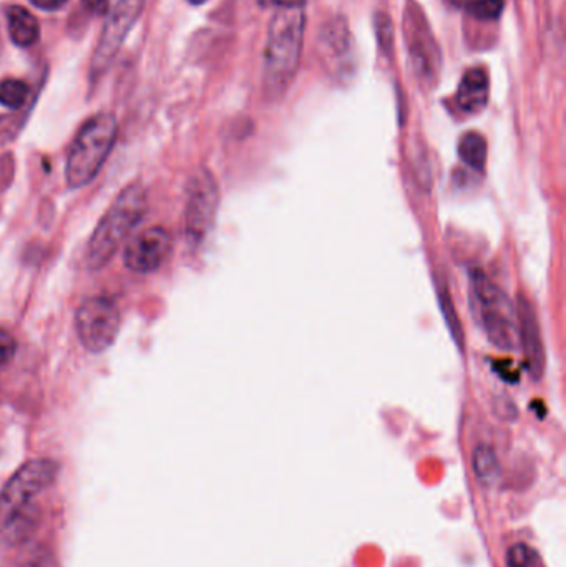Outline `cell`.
I'll use <instances>...</instances> for the list:
<instances>
[{
  "label": "cell",
  "instance_id": "cell-1",
  "mask_svg": "<svg viewBox=\"0 0 566 567\" xmlns=\"http://www.w3.org/2000/svg\"><path fill=\"white\" fill-rule=\"evenodd\" d=\"M59 475L57 461L40 458L20 466L0 490V538L9 546L29 543L39 529V498Z\"/></svg>",
  "mask_w": 566,
  "mask_h": 567
},
{
  "label": "cell",
  "instance_id": "cell-2",
  "mask_svg": "<svg viewBox=\"0 0 566 567\" xmlns=\"http://www.w3.org/2000/svg\"><path fill=\"white\" fill-rule=\"evenodd\" d=\"M304 29L303 7L278 9L269 22L264 49V87L271 97L283 95L296 77L303 52Z\"/></svg>",
  "mask_w": 566,
  "mask_h": 567
},
{
  "label": "cell",
  "instance_id": "cell-3",
  "mask_svg": "<svg viewBox=\"0 0 566 567\" xmlns=\"http://www.w3.org/2000/svg\"><path fill=\"white\" fill-rule=\"evenodd\" d=\"M147 209V189L140 183H132L118 194L88 241L85 257L90 271H100L112 261L118 249L122 248L130 233L147 214Z\"/></svg>",
  "mask_w": 566,
  "mask_h": 567
},
{
  "label": "cell",
  "instance_id": "cell-4",
  "mask_svg": "<svg viewBox=\"0 0 566 567\" xmlns=\"http://www.w3.org/2000/svg\"><path fill=\"white\" fill-rule=\"evenodd\" d=\"M117 133V118L112 113H98L83 123L65 163V180L70 188L79 189L92 183L112 153Z\"/></svg>",
  "mask_w": 566,
  "mask_h": 567
},
{
  "label": "cell",
  "instance_id": "cell-5",
  "mask_svg": "<svg viewBox=\"0 0 566 567\" xmlns=\"http://www.w3.org/2000/svg\"><path fill=\"white\" fill-rule=\"evenodd\" d=\"M472 296L490 344L500 350H512L517 345L518 334L517 309L510 297L480 271L472 274Z\"/></svg>",
  "mask_w": 566,
  "mask_h": 567
},
{
  "label": "cell",
  "instance_id": "cell-6",
  "mask_svg": "<svg viewBox=\"0 0 566 567\" xmlns=\"http://www.w3.org/2000/svg\"><path fill=\"white\" fill-rule=\"evenodd\" d=\"M120 309L110 297H88L75 314V330L80 344L90 354H103L110 349L120 332Z\"/></svg>",
  "mask_w": 566,
  "mask_h": 567
},
{
  "label": "cell",
  "instance_id": "cell-7",
  "mask_svg": "<svg viewBox=\"0 0 566 567\" xmlns=\"http://www.w3.org/2000/svg\"><path fill=\"white\" fill-rule=\"evenodd\" d=\"M220 208V188L210 170L201 168L186 186L185 234L191 246L203 243L215 226Z\"/></svg>",
  "mask_w": 566,
  "mask_h": 567
},
{
  "label": "cell",
  "instance_id": "cell-8",
  "mask_svg": "<svg viewBox=\"0 0 566 567\" xmlns=\"http://www.w3.org/2000/svg\"><path fill=\"white\" fill-rule=\"evenodd\" d=\"M404 32L415 77L422 83L432 85L439 78L442 55L424 12L414 0H409L405 5Z\"/></svg>",
  "mask_w": 566,
  "mask_h": 567
},
{
  "label": "cell",
  "instance_id": "cell-9",
  "mask_svg": "<svg viewBox=\"0 0 566 567\" xmlns=\"http://www.w3.org/2000/svg\"><path fill=\"white\" fill-rule=\"evenodd\" d=\"M147 0H118L112 10H108L107 24L103 27L102 35L95 47L92 60V77H98L107 72L117 57L118 50L122 49L128 32L137 24Z\"/></svg>",
  "mask_w": 566,
  "mask_h": 567
},
{
  "label": "cell",
  "instance_id": "cell-10",
  "mask_svg": "<svg viewBox=\"0 0 566 567\" xmlns=\"http://www.w3.org/2000/svg\"><path fill=\"white\" fill-rule=\"evenodd\" d=\"M171 252V236L162 226L135 234L123 251V262L135 274H152L165 264Z\"/></svg>",
  "mask_w": 566,
  "mask_h": 567
},
{
  "label": "cell",
  "instance_id": "cell-11",
  "mask_svg": "<svg viewBox=\"0 0 566 567\" xmlns=\"http://www.w3.org/2000/svg\"><path fill=\"white\" fill-rule=\"evenodd\" d=\"M517 334L518 344L522 345L528 374L532 375L535 380H540L547 367V355H545V345H543L542 329H540L537 312L527 297L518 299Z\"/></svg>",
  "mask_w": 566,
  "mask_h": 567
},
{
  "label": "cell",
  "instance_id": "cell-12",
  "mask_svg": "<svg viewBox=\"0 0 566 567\" xmlns=\"http://www.w3.org/2000/svg\"><path fill=\"white\" fill-rule=\"evenodd\" d=\"M321 54L324 62L331 67V72L344 77L351 72L352 42L349 27L344 17H336L327 22L321 32Z\"/></svg>",
  "mask_w": 566,
  "mask_h": 567
},
{
  "label": "cell",
  "instance_id": "cell-13",
  "mask_svg": "<svg viewBox=\"0 0 566 567\" xmlns=\"http://www.w3.org/2000/svg\"><path fill=\"white\" fill-rule=\"evenodd\" d=\"M490 82L484 68H470L465 72L457 90V107L467 115L480 113L487 107Z\"/></svg>",
  "mask_w": 566,
  "mask_h": 567
},
{
  "label": "cell",
  "instance_id": "cell-14",
  "mask_svg": "<svg viewBox=\"0 0 566 567\" xmlns=\"http://www.w3.org/2000/svg\"><path fill=\"white\" fill-rule=\"evenodd\" d=\"M7 29L12 42L24 49L32 47L40 37L39 20L32 12L20 5H14L7 10Z\"/></svg>",
  "mask_w": 566,
  "mask_h": 567
},
{
  "label": "cell",
  "instance_id": "cell-15",
  "mask_svg": "<svg viewBox=\"0 0 566 567\" xmlns=\"http://www.w3.org/2000/svg\"><path fill=\"white\" fill-rule=\"evenodd\" d=\"M460 160L475 171H484L487 165V141L477 131L465 133L459 141Z\"/></svg>",
  "mask_w": 566,
  "mask_h": 567
},
{
  "label": "cell",
  "instance_id": "cell-16",
  "mask_svg": "<svg viewBox=\"0 0 566 567\" xmlns=\"http://www.w3.org/2000/svg\"><path fill=\"white\" fill-rule=\"evenodd\" d=\"M472 465H474L475 473L479 476L480 480L485 483H492L497 480L498 473H500V465H498V458L495 451L488 445H479L474 450L472 456Z\"/></svg>",
  "mask_w": 566,
  "mask_h": 567
},
{
  "label": "cell",
  "instance_id": "cell-17",
  "mask_svg": "<svg viewBox=\"0 0 566 567\" xmlns=\"http://www.w3.org/2000/svg\"><path fill=\"white\" fill-rule=\"evenodd\" d=\"M30 88L27 83L15 78H7L0 82V105L10 110L24 107L29 98Z\"/></svg>",
  "mask_w": 566,
  "mask_h": 567
},
{
  "label": "cell",
  "instance_id": "cell-18",
  "mask_svg": "<svg viewBox=\"0 0 566 567\" xmlns=\"http://www.w3.org/2000/svg\"><path fill=\"white\" fill-rule=\"evenodd\" d=\"M15 567H60L54 553L45 546H32L20 556Z\"/></svg>",
  "mask_w": 566,
  "mask_h": 567
},
{
  "label": "cell",
  "instance_id": "cell-19",
  "mask_svg": "<svg viewBox=\"0 0 566 567\" xmlns=\"http://www.w3.org/2000/svg\"><path fill=\"white\" fill-rule=\"evenodd\" d=\"M467 7H469V12L474 15L475 19L490 22V20H497L502 15L505 2L503 0H470Z\"/></svg>",
  "mask_w": 566,
  "mask_h": 567
},
{
  "label": "cell",
  "instance_id": "cell-20",
  "mask_svg": "<svg viewBox=\"0 0 566 567\" xmlns=\"http://www.w3.org/2000/svg\"><path fill=\"white\" fill-rule=\"evenodd\" d=\"M376 34L381 49L387 55H391L392 45H394V30H392V22L389 19V15L384 14V12H379L376 15Z\"/></svg>",
  "mask_w": 566,
  "mask_h": 567
},
{
  "label": "cell",
  "instance_id": "cell-21",
  "mask_svg": "<svg viewBox=\"0 0 566 567\" xmlns=\"http://www.w3.org/2000/svg\"><path fill=\"white\" fill-rule=\"evenodd\" d=\"M537 561V553L525 544H517L508 551V567H530Z\"/></svg>",
  "mask_w": 566,
  "mask_h": 567
},
{
  "label": "cell",
  "instance_id": "cell-22",
  "mask_svg": "<svg viewBox=\"0 0 566 567\" xmlns=\"http://www.w3.org/2000/svg\"><path fill=\"white\" fill-rule=\"evenodd\" d=\"M17 352V342H15L14 335L10 334L9 330L0 327V367L10 364Z\"/></svg>",
  "mask_w": 566,
  "mask_h": 567
},
{
  "label": "cell",
  "instance_id": "cell-23",
  "mask_svg": "<svg viewBox=\"0 0 566 567\" xmlns=\"http://www.w3.org/2000/svg\"><path fill=\"white\" fill-rule=\"evenodd\" d=\"M83 5L87 7L90 12L97 15H105L110 9V4L108 0H82Z\"/></svg>",
  "mask_w": 566,
  "mask_h": 567
},
{
  "label": "cell",
  "instance_id": "cell-24",
  "mask_svg": "<svg viewBox=\"0 0 566 567\" xmlns=\"http://www.w3.org/2000/svg\"><path fill=\"white\" fill-rule=\"evenodd\" d=\"M32 4L40 10H47V12H54L59 10L67 4V0H30Z\"/></svg>",
  "mask_w": 566,
  "mask_h": 567
},
{
  "label": "cell",
  "instance_id": "cell-25",
  "mask_svg": "<svg viewBox=\"0 0 566 567\" xmlns=\"http://www.w3.org/2000/svg\"><path fill=\"white\" fill-rule=\"evenodd\" d=\"M306 0H259V4L276 7V9H286V7H303Z\"/></svg>",
  "mask_w": 566,
  "mask_h": 567
},
{
  "label": "cell",
  "instance_id": "cell-26",
  "mask_svg": "<svg viewBox=\"0 0 566 567\" xmlns=\"http://www.w3.org/2000/svg\"><path fill=\"white\" fill-rule=\"evenodd\" d=\"M188 2H190V4L193 5H201V4H205L206 0H188Z\"/></svg>",
  "mask_w": 566,
  "mask_h": 567
}]
</instances>
